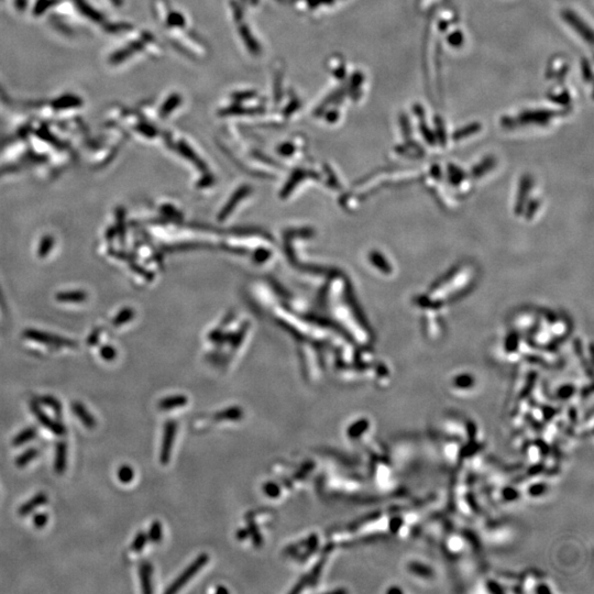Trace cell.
<instances>
[{
	"label": "cell",
	"mask_w": 594,
	"mask_h": 594,
	"mask_svg": "<svg viewBox=\"0 0 594 594\" xmlns=\"http://www.w3.org/2000/svg\"><path fill=\"white\" fill-rule=\"evenodd\" d=\"M421 121L420 128H421V133H422V136H424V138H425L426 140L428 141V142H430V143H434V142H435V137H434L433 132H431L430 130L428 129V125H427V124L424 123V118H421Z\"/></svg>",
	"instance_id": "obj_16"
},
{
	"label": "cell",
	"mask_w": 594,
	"mask_h": 594,
	"mask_svg": "<svg viewBox=\"0 0 594 594\" xmlns=\"http://www.w3.org/2000/svg\"><path fill=\"white\" fill-rule=\"evenodd\" d=\"M37 433H38V430L34 426L28 427V428L20 431V433L12 439V446H15V447H20V446L31 442V440H33L35 438Z\"/></svg>",
	"instance_id": "obj_7"
},
{
	"label": "cell",
	"mask_w": 594,
	"mask_h": 594,
	"mask_svg": "<svg viewBox=\"0 0 594 594\" xmlns=\"http://www.w3.org/2000/svg\"><path fill=\"white\" fill-rule=\"evenodd\" d=\"M38 403L39 404H42V405H44V406H48V407H50L51 409H53L54 413H55L56 415L61 416V414H62V404H61L60 400L54 397V396H51V395H42V396H40V397L38 398Z\"/></svg>",
	"instance_id": "obj_10"
},
{
	"label": "cell",
	"mask_w": 594,
	"mask_h": 594,
	"mask_svg": "<svg viewBox=\"0 0 594 594\" xmlns=\"http://www.w3.org/2000/svg\"><path fill=\"white\" fill-rule=\"evenodd\" d=\"M30 408H31V412H32L33 415L35 416V418L38 420V421L42 426L46 427L47 429L52 431L53 434H55L57 436H62L65 434V427L63 426L60 421L52 420V418L50 417L41 407H40V404L38 402H31Z\"/></svg>",
	"instance_id": "obj_1"
},
{
	"label": "cell",
	"mask_w": 594,
	"mask_h": 594,
	"mask_svg": "<svg viewBox=\"0 0 594 594\" xmlns=\"http://www.w3.org/2000/svg\"><path fill=\"white\" fill-rule=\"evenodd\" d=\"M146 543H147V536H146V534L140 533V534L138 535V536H137L136 538H134V542H133L132 546H131L132 550H133V551H136V552L141 551V550H142V548L145 547Z\"/></svg>",
	"instance_id": "obj_14"
},
{
	"label": "cell",
	"mask_w": 594,
	"mask_h": 594,
	"mask_svg": "<svg viewBox=\"0 0 594 594\" xmlns=\"http://www.w3.org/2000/svg\"><path fill=\"white\" fill-rule=\"evenodd\" d=\"M582 73H583V77L588 82H591L592 80V71L591 67L589 65V62L587 60L582 61Z\"/></svg>",
	"instance_id": "obj_19"
},
{
	"label": "cell",
	"mask_w": 594,
	"mask_h": 594,
	"mask_svg": "<svg viewBox=\"0 0 594 594\" xmlns=\"http://www.w3.org/2000/svg\"><path fill=\"white\" fill-rule=\"evenodd\" d=\"M448 43L451 47L459 48L463 43V34L460 31H456V32L451 33L448 37Z\"/></svg>",
	"instance_id": "obj_15"
},
{
	"label": "cell",
	"mask_w": 594,
	"mask_h": 594,
	"mask_svg": "<svg viewBox=\"0 0 594 594\" xmlns=\"http://www.w3.org/2000/svg\"><path fill=\"white\" fill-rule=\"evenodd\" d=\"M117 476L121 483H130L134 476L132 468L130 466H121L117 472Z\"/></svg>",
	"instance_id": "obj_13"
},
{
	"label": "cell",
	"mask_w": 594,
	"mask_h": 594,
	"mask_svg": "<svg viewBox=\"0 0 594 594\" xmlns=\"http://www.w3.org/2000/svg\"><path fill=\"white\" fill-rule=\"evenodd\" d=\"M413 110H414V112H415V115L418 117V118H420V119L421 118H424V116H425L424 108H422V106L420 105V103H416V105H414Z\"/></svg>",
	"instance_id": "obj_20"
},
{
	"label": "cell",
	"mask_w": 594,
	"mask_h": 594,
	"mask_svg": "<svg viewBox=\"0 0 594 594\" xmlns=\"http://www.w3.org/2000/svg\"><path fill=\"white\" fill-rule=\"evenodd\" d=\"M151 572H152V568L150 564H148V562H143V564L140 566V577H141V583H142V589L143 592L146 593H150L151 590Z\"/></svg>",
	"instance_id": "obj_9"
},
{
	"label": "cell",
	"mask_w": 594,
	"mask_h": 594,
	"mask_svg": "<svg viewBox=\"0 0 594 594\" xmlns=\"http://www.w3.org/2000/svg\"><path fill=\"white\" fill-rule=\"evenodd\" d=\"M148 537H150L151 541L153 542H157L160 541L161 538V526L159 523H153V525L151 526L150 528V533H148Z\"/></svg>",
	"instance_id": "obj_18"
},
{
	"label": "cell",
	"mask_w": 594,
	"mask_h": 594,
	"mask_svg": "<svg viewBox=\"0 0 594 594\" xmlns=\"http://www.w3.org/2000/svg\"><path fill=\"white\" fill-rule=\"evenodd\" d=\"M39 454V450L37 448H29L26 449L25 452H22L19 457H17L16 459V466L19 468H24L26 465H29V463L33 460V459L37 458V456Z\"/></svg>",
	"instance_id": "obj_11"
},
{
	"label": "cell",
	"mask_w": 594,
	"mask_h": 594,
	"mask_svg": "<svg viewBox=\"0 0 594 594\" xmlns=\"http://www.w3.org/2000/svg\"><path fill=\"white\" fill-rule=\"evenodd\" d=\"M480 129H481V125L479 124H471L469 125H467V127H465V128L457 130V131L453 134V139L454 140H460V139H462V138H466L468 136H470V134H473L476 131H479Z\"/></svg>",
	"instance_id": "obj_12"
},
{
	"label": "cell",
	"mask_w": 594,
	"mask_h": 594,
	"mask_svg": "<svg viewBox=\"0 0 594 594\" xmlns=\"http://www.w3.org/2000/svg\"><path fill=\"white\" fill-rule=\"evenodd\" d=\"M562 18L569 24L581 37L586 40L588 43H592L593 41V33L590 26L584 24L580 18L571 10H564L562 11Z\"/></svg>",
	"instance_id": "obj_2"
},
{
	"label": "cell",
	"mask_w": 594,
	"mask_h": 594,
	"mask_svg": "<svg viewBox=\"0 0 594 594\" xmlns=\"http://www.w3.org/2000/svg\"><path fill=\"white\" fill-rule=\"evenodd\" d=\"M72 412L78 417V420L82 421V424H84V426L87 427L88 429H94L97 426L95 417L87 411V408L85 407L82 403H72Z\"/></svg>",
	"instance_id": "obj_5"
},
{
	"label": "cell",
	"mask_w": 594,
	"mask_h": 594,
	"mask_svg": "<svg viewBox=\"0 0 594 594\" xmlns=\"http://www.w3.org/2000/svg\"><path fill=\"white\" fill-rule=\"evenodd\" d=\"M67 468V445L65 442H58L55 446V458H54V471L56 474H63Z\"/></svg>",
	"instance_id": "obj_4"
},
{
	"label": "cell",
	"mask_w": 594,
	"mask_h": 594,
	"mask_svg": "<svg viewBox=\"0 0 594 594\" xmlns=\"http://www.w3.org/2000/svg\"><path fill=\"white\" fill-rule=\"evenodd\" d=\"M555 115H556V112L550 111V110L526 111L520 116L519 120L520 121V123H524V124L534 123V124H547L549 119H550L551 117Z\"/></svg>",
	"instance_id": "obj_3"
},
{
	"label": "cell",
	"mask_w": 594,
	"mask_h": 594,
	"mask_svg": "<svg viewBox=\"0 0 594 594\" xmlns=\"http://www.w3.org/2000/svg\"><path fill=\"white\" fill-rule=\"evenodd\" d=\"M48 520H49V517L46 513H39V514L34 515V517H33V524L37 528H43L44 526L47 525Z\"/></svg>",
	"instance_id": "obj_17"
},
{
	"label": "cell",
	"mask_w": 594,
	"mask_h": 594,
	"mask_svg": "<svg viewBox=\"0 0 594 594\" xmlns=\"http://www.w3.org/2000/svg\"><path fill=\"white\" fill-rule=\"evenodd\" d=\"M46 503H48V495L43 492H40L35 494L33 497H31L29 501H26L24 505H21L18 513H19L20 516H28L37 510L38 507L44 505Z\"/></svg>",
	"instance_id": "obj_6"
},
{
	"label": "cell",
	"mask_w": 594,
	"mask_h": 594,
	"mask_svg": "<svg viewBox=\"0 0 594 594\" xmlns=\"http://www.w3.org/2000/svg\"><path fill=\"white\" fill-rule=\"evenodd\" d=\"M173 433H174V427L171 426V424H169L165 428V436H164V440H163V446H162V452H161L162 463H166V461H168V459H169L171 444H172V440H173Z\"/></svg>",
	"instance_id": "obj_8"
}]
</instances>
